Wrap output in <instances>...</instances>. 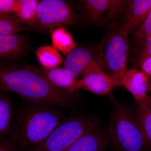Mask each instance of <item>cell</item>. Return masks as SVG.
Returning <instances> with one entry per match:
<instances>
[{"label":"cell","mask_w":151,"mask_h":151,"mask_svg":"<svg viewBox=\"0 0 151 151\" xmlns=\"http://www.w3.org/2000/svg\"><path fill=\"white\" fill-rule=\"evenodd\" d=\"M0 90L16 93L25 101L62 109L73 108L81 100L76 91L55 87L38 68L29 65L0 63Z\"/></svg>","instance_id":"1"},{"label":"cell","mask_w":151,"mask_h":151,"mask_svg":"<svg viewBox=\"0 0 151 151\" xmlns=\"http://www.w3.org/2000/svg\"><path fill=\"white\" fill-rule=\"evenodd\" d=\"M62 108L25 101L13 123L7 140L26 151L44 140L63 118Z\"/></svg>","instance_id":"2"},{"label":"cell","mask_w":151,"mask_h":151,"mask_svg":"<svg viewBox=\"0 0 151 151\" xmlns=\"http://www.w3.org/2000/svg\"><path fill=\"white\" fill-rule=\"evenodd\" d=\"M112 100L109 139L111 144L119 151H147V143L136 113Z\"/></svg>","instance_id":"3"},{"label":"cell","mask_w":151,"mask_h":151,"mask_svg":"<svg viewBox=\"0 0 151 151\" xmlns=\"http://www.w3.org/2000/svg\"><path fill=\"white\" fill-rule=\"evenodd\" d=\"M129 34L112 29L102 41L98 48L97 61L105 73L116 82L122 85L130 54Z\"/></svg>","instance_id":"4"},{"label":"cell","mask_w":151,"mask_h":151,"mask_svg":"<svg viewBox=\"0 0 151 151\" xmlns=\"http://www.w3.org/2000/svg\"><path fill=\"white\" fill-rule=\"evenodd\" d=\"M97 123L98 120L94 116L73 114L63 118L44 140L27 151H64Z\"/></svg>","instance_id":"5"},{"label":"cell","mask_w":151,"mask_h":151,"mask_svg":"<svg viewBox=\"0 0 151 151\" xmlns=\"http://www.w3.org/2000/svg\"><path fill=\"white\" fill-rule=\"evenodd\" d=\"M74 22L73 11L62 0L39 1L37 8L36 27L50 29L69 25Z\"/></svg>","instance_id":"6"},{"label":"cell","mask_w":151,"mask_h":151,"mask_svg":"<svg viewBox=\"0 0 151 151\" xmlns=\"http://www.w3.org/2000/svg\"><path fill=\"white\" fill-rule=\"evenodd\" d=\"M151 9V0L126 1L118 15L114 19L112 29L133 33L145 19Z\"/></svg>","instance_id":"7"},{"label":"cell","mask_w":151,"mask_h":151,"mask_svg":"<svg viewBox=\"0 0 151 151\" xmlns=\"http://www.w3.org/2000/svg\"><path fill=\"white\" fill-rule=\"evenodd\" d=\"M78 89L89 91L99 95L109 94L115 86V81L105 73L98 62L92 64L81 76Z\"/></svg>","instance_id":"8"},{"label":"cell","mask_w":151,"mask_h":151,"mask_svg":"<svg viewBox=\"0 0 151 151\" xmlns=\"http://www.w3.org/2000/svg\"><path fill=\"white\" fill-rule=\"evenodd\" d=\"M98 62L91 50L85 47H76L67 55L63 62V68L78 78L90 66Z\"/></svg>","instance_id":"9"},{"label":"cell","mask_w":151,"mask_h":151,"mask_svg":"<svg viewBox=\"0 0 151 151\" xmlns=\"http://www.w3.org/2000/svg\"><path fill=\"white\" fill-rule=\"evenodd\" d=\"M122 85L132 94L137 104L148 96V76L138 68L132 67L126 71L122 79Z\"/></svg>","instance_id":"10"},{"label":"cell","mask_w":151,"mask_h":151,"mask_svg":"<svg viewBox=\"0 0 151 151\" xmlns=\"http://www.w3.org/2000/svg\"><path fill=\"white\" fill-rule=\"evenodd\" d=\"M109 140L96 127L82 135L64 151H104Z\"/></svg>","instance_id":"11"},{"label":"cell","mask_w":151,"mask_h":151,"mask_svg":"<svg viewBox=\"0 0 151 151\" xmlns=\"http://www.w3.org/2000/svg\"><path fill=\"white\" fill-rule=\"evenodd\" d=\"M40 73L52 85L60 89L76 91L78 89L79 79L71 75L63 68L52 69L38 68Z\"/></svg>","instance_id":"12"},{"label":"cell","mask_w":151,"mask_h":151,"mask_svg":"<svg viewBox=\"0 0 151 151\" xmlns=\"http://www.w3.org/2000/svg\"><path fill=\"white\" fill-rule=\"evenodd\" d=\"M115 2L116 0H85L82 4L89 21L100 24L110 15Z\"/></svg>","instance_id":"13"},{"label":"cell","mask_w":151,"mask_h":151,"mask_svg":"<svg viewBox=\"0 0 151 151\" xmlns=\"http://www.w3.org/2000/svg\"><path fill=\"white\" fill-rule=\"evenodd\" d=\"M27 39L18 34L0 36V59H13L22 53Z\"/></svg>","instance_id":"14"},{"label":"cell","mask_w":151,"mask_h":151,"mask_svg":"<svg viewBox=\"0 0 151 151\" xmlns=\"http://www.w3.org/2000/svg\"><path fill=\"white\" fill-rule=\"evenodd\" d=\"M14 120L12 99L0 90V139L7 140Z\"/></svg>","instance_id":"15"},{"label":"cell","mask_w":151,"mask_h":151,"mask_svg":"<svg viewBox=\"0 0 151 151\" xmlns=\"http://www.w3.org/2000/svg\"><path fill=\"white\" fill-rule=\"evenodd\" d=\"M37 0H18L14 14L21 24L36 27Z\"/></svg>","instance_id":"16"},{"label":"cell","mask_w":151,"mask_h":151,"mask_svg":"<svg viewBox=\"0 0 151 151\" xmlns=\"http://www.w3.org/2000/svg\"><path fill=\"white\" fill-rule=\"evenodd\" d=\"M136 116L147 145V150L151 146V97L150 96L137 104Z\"/></svg>","instance_id":"17"},{"label":"cell","mask_w":151,"mask_h":151,"mask_svg":"<svg viewBox=\"0 0 151 151\" xmlns=\"http://www.w3.org/2000/svg\"><path fill=\"white\" fill-rule=\"evenodd\" d=\"M51 40L53 47L65 55L76 47L72 36L63 27H58L52 32Z\"/></svg>","instance_id":"18"},{"label":"cell","mask_w":151,"mask_h":151,"mask_svg":"<svg viewBox=\"0 0 151 151\" xmlns=\"http://www.w3.org/2000/svg\"><path fill=\"white\" fill-rule=\"evenodd\" d=\"M36 55L43 68H55L63 62L62 57L57 50L51 45H42L37 49Z\"/></svg>","instance_id":"19"},{"label":"cell","mask_w":151,"mask_h":151,"mask_svg":"<svg viewBox=\"0 0 151 151\" xmlns=\"http://www.w3.org/2000/svg\"><path fill=\"white\" fill-rule=\"evenodd\" d=\"M151 56V36L146 37L133 47L130 52L129 61L135 67H139L145 60Z\"/></svg>","instance_id":"20"},{"label":"cell","mask_w":151,"mask_h":151,"mask_svg":"<svg viewBox=\"0 0 151 151\" xmlns=\"http://www.w3.org/2000/svg\"><path fill=\"white\" fill-rule=\"evenodd\" d=\"M24 29L14 16L0 14V36L18 34Z\"/></svg>","instance_id":"21"},{"label":"cell","mask_w":151,"mask_h":151,"mask_svg":"<svg viewBox=\"0 0 151 151\" xmlns=\"http://www.w3.org/2000/svg\"><path fill=\"white\" fill-rule=\"evenodd\" d=\"M150 36H151V9L143 22L133 33L131 42L134 46L140 41Z\"/></svg>","instance_id":"22"},{"label":"cell","mask_w":151,"mask_h":151,"mask_svg":"<svg viewBox=\"0 0 151 151\" xmlns=\"http://www.w3.org/2000/svg\"><path fill=\"white\" fill-rule=\"evenodd\" d=\"M18 0H0V14H14Z\"/></svg>","instance_id":"23"},{"label":"cell","mask_w":151,"mask_h":151,"mask_svg":"<svg viewBox=\"0 0 151 151\" xmlns=\"http://www.w3.org/2000/svg\"><path fill=\"white\" fill-rule=\"evenodd\" d=\"M0 151H21L7 140L0 139Z\"/></svg>","instance_id":"24"},{"label":"cell","mask_w":151,"mask_h":151,"mask_svg":"<svg viewBox=\"0 0 151 151\" xmlns=\"http://www.w3.org/2000/svg\"><path fill=\"white\" fill-rule=\"evenodd\" d=\"M139 68L148 76H151V56L145 60L141 63Z\"/></svg>","instance_id":"25"},{"label":"cell","mask_w":151,"mask_h":151,"mask_svg":"<svg viewBox=\"0 0 151 151\" xmlns=\"http://www.w3.org/2000/svg\"><path fill=\"white\" fill-rule=\"evenodd\" d=\"M148 78L149 80V89L148 92H149L151 94L150 96L151 97V76H148Z\"/></svg>","instance_id":"26"},{"label":"cell","mask_w":151,"mask_h":151,"mask_svg":"<svg viewBox=\"0 0 151 151\" xmlns=\"http://www.w3.org/2000/svg\"><path fill=\"white\" fill-rule=\"evenodd\" d=\"M147 151H151V147H149V148H148Z\"/></svg>","instance_id":"27"}]
</instances>
